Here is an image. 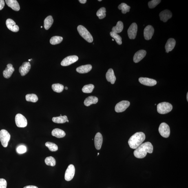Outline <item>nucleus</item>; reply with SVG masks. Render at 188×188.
Returning <instances> with one entry per match:
<instances>
[{
    "instance_id": "50",
    "label": "nucleus",
    "mask_w": 188,
    "mask_h": 188,
    "mask_svg": "<svg viewBox=\"0 0 188 188\" xmlns=\"http://www.w3.org/2000/svg\"><path fill=\"white\" fill-rule=\"evenodd\" d=\"M42 27H42V26H41V28H42Z\"/></svg>"
},
{
    "instance_id": "20",
    "label": "nucleus",
    "mask_w": 188,
    "mask_h": 188,
    "mask_svg": "<svg viewBox=\"0 0 188 188\" xmlns=\"http://www.w3.org/2000/svg\"><path fill=\"white\" fill-rule=\"evenodd\" d=\"M6 3L8 6L14 11H18L20 9L19 4L16 0H6Z\"/></svg>"
},
{
    "instance_id": "24",
    "label": "nucleus",
    "mask_w": 188,
    "mask_h": 188,
    "mask_svg": "<svg viewBox=\"0 0 188 188\" xmlns=\"http://www.w3.org/2000/svg\"><path fill=\"white\" fill-rule=\"evenodd\" d=\"M98 99L96 96H91L86 98L84 101V104L87 106H89L92 104H94L98 103Z\"/></svg>"
},
{
    "instance_id": "43",
    "label": "nucleus",
    "mask_w": 188,
    "mask_h": 188,
    "mask_svg": "<svg viewBox=\"0 0 188 188\" xmlns=\"http://www.w3.org/2000/svg\"><path fill=\"white\" fill-rule=\"evenodd\" d=\"M79 1L80 3L84 4L86 3L87 1L86 0H79Z\"/></svg>"
},
{
    "instance_id": "35",
    "label": "nucleus",
    "mask_w": 188,
    "mask_h": 188,
    "mask_svg": "<svg viewBox=\"0 0 188 188\" xmlns=\"http://www.w3.org/2000/svg\"><path fill=\"white\" fill-rule=\"evenodd\" d=\"M45 145L51 151H56L58 150V146L52 142H47L45 143Z\"/></svg>"
},
{
    "instance_id": "44",
    "label": "nucleus",
    "mask_w": 188,
    "mask_h": 188,
    "mask_svg": "<svg viewBox=\"0 0 188 188\" xmlns=\"http://www.w3.org/2000/svg\"><path fill=\"white\" fill-rule=\"evenodd\" d=\"M187 101H188V93H187Z\"/></svg>"
},
{
    "instance_id": "3",
    "label": "nucleus",
    "mask_w": 188,
    "mask_h": 188,
    "mask_svg": "<svg viewBox=\"0 0 188 188\" xmlns=\"http://www.w3.org/2000/svg\"><path fill=\"white\" fill-rule=\"evenodd\" d=\"M77 30L80 35L89 43H92L93 38L92 35L86 28L83 25H80L77 27Z\"/></svg>"
},
{
    "instance_id": "12",
    "label": "nucleus",
    "mask_w": 188,
    "mask_h": 188,
    "mask_svg": "<svg viewBox=\"0 0 188 188\" xmlns=\"http://www.w3.org/2000/svg\"><path fill=\"white\" fill-rule=\"evenodd\" d=\"M154 29L152 26L147 25L144 30V34L145 39L146 40L151 39L154 34Z\"/></svg>"
},
{
    "instance_id": "42",
    "label": "nucleus",
    "mask_w": 188,
    "mask_h": 188,
    "mask_svg": "<svg viewBox=\"0 0 188 188\" xmlns=\"http://www.w3.org/2000/svg\"><path fill=\"white\" fill-rule=\"evenodd\" d=\"M23 188H38L37 187H36V186H33V185H29L25 186V187H24Z\"/></svg>"
},
{
    "instance_id": "13",
    "label": "nucleus",
    "mask_w": 188,
    "mask_h": 188,
    "mask_svg": "<svg viewBox=\"0 0 188 188\" xmlns=\"http://www.w3.org/2000/svg\"><path fill=\"white\" fill-rule=\"evenodd\" d=\"M139 81L142 84L147 86H154L157 84V82L156 80L148 78L140 77L139 79Z\"/></svg>"
},
{
    "instance_id": "18",
    "label": "nucleus",
    "mask_w": 188,
    "mask_h": 188,
    "mask_svg": "<svg viewBox=\"0 0 188 188\" xmlns=\"http://www.w3.org/2000/svg\"><path fill=\"white\" fill-rule=\"evenodd\" d=\"M159 16L160 20L165 23L172 17V14L170 11L166 10L161 12L159 14Z\"/></svg>"
},
{
    "instance_id": "19",
    "label": "nucleus",
    "mask_w": 188,
    "mask_h": 188,
    "mask_svg": "<svg viewBox=\"0 0 188 188\" xmlns=\"http://www.w3.org/2000/svg\"><path fill=\"white\" fill-rule=\"evenodd\" d=\"M15 70L14 68L13 67L11 64L9 63L7 65V67L5 70L3 71V74L4 77L6 78H10L12 76L13 73Z\"/></svg>"
},
{
    "instance_id": "10",
    "label": "nucleus",
    "mask_w": 188,
    "mask_h": 188,
    "mask_svg": "<svg viewBox=\"0 0 188 188\" xmlns=\"http://www.w3.org/2000/svg\"><path fill=\"white\" fill-rule=\"evenodd\" d=\"M78 58L76 56H67L62 61L61 65L62 66H67L75 63L78 61Z\"/></svg>"
},
{
    "instance_id": "31",
    "label": "nucleus",
    "mask_w": 188,
    "mask_h": 188,
    "mask_svg": "<svg viewBox=\"0 0 188 188\" xmlns=\"http://www.w3.org/2000/svg\"><path fill=\"white\" fill-rule=\"evenodd\" d=\"M52 90L54 92L57 93H60L62 92L63 90L64 86L61 84L57 83L54 84L52 86Z\"/></svg>"
},
{
    "instance_id": "2",
    "label": "nucleus",
    "mask_w": 188,
    "mask_h": 188,
    "mask_svg": "<svg viewBox=\"0 0 188 188\" xmlns=\"http://www.w3.org/2000/svg\"><path fill=\"white\" fill-rule=\"evenodd\" d=\"M145 135L143 132L135 133L128 140V144L131 149H136L143 143L145 139Z\"/></svg>"
},
{
    "instance_id": "21",
    "label": "nucleus",
    "mask_w": 188,
    "mask_h": 188,
    "mask_svg": "<svg viewBox=\"0 0 188 188\" xmlns=\"http://www.w3.org/2000/svg\"><path fill=\"white\" fill-rule=\"evenodd\" d=\"M106 78L107 81L110 82L111 84H114L116 81V77L115 75L114 71L112 68L108 69L106 74Z\"/></svg>"
},
{
    "instance_id": "5",
    "label": "nucleus",
    "mask_w": 188,
    "mask_h": 188,
    "mask_svg": "<svg viewBox=\"0 0 188 188\" xmlns=\"http://www.w3.org/2000/svg\"><path fill=\"white\" fill-rule=\"evenodd\" d=\"M10 138V134L8 131L4 129L0 131V140L1 145L4 147H6L8 146Z\"/></svg>"
},
{
    "instance_id": "25",
    "label": "nucleus",
    "mask_w": 188,
    "mask_h": 188,
    "mask_svg": "<svg viewBox=\"0 0 188 188\" xmlns=\"http://www.w3.org/2000/svg\"><path fill=\"white\" fill-rule=\"evenodd\" d=\"M52 135L53 136L57 138H62L65 136V133L64 131L62 130L56 128L52 131Z\"/></svg>"
},
{
    "instance_id": "9",
    "label": "nucleus",
    "mask_w": 188,
    "mask_h": 188,
    "mask_svg": "<svg viewBox=\"0 0 188 188\" xmlns=\"http://www.w3.org/2000/svg\"><path fill=\"white\" fill-rule=\"evenodd\" d=\"M75 169L73 165H69L65 171V180L69 181L73 178L75 174Z\"/></svg>"
},
{
    "instance_id": "8",
    "label": "nucleus",
    "mask_w": 188,
    "mask_h": 188,
    "mask_svg": "<svg viewBox=\"0 0 188 188\" xmlns=\"http://www.w3.org/2000/svg\"><path fill=\"white\" fill-rule=\"evenodd\" d=\"M130 105V103L126 100H123L118 103L115 107V111L117 113H121L126 110Z\"/></svg>"
},
{
    "instance_id": "23",
    "label": "nucleus",
    "mask_w": 188,
    "mask_h": 188,
    "mask_svg": "<svg viewBox=\"0 0 188 188\" xmlns=\"http://www.w3.org/2000/svg\"><path fill=\"white\" fill-rule=\"evenodd\" d=\"M92 69V66L90 65H87L78 67L76 68L77 72L80 74H85L88 73Z\"/></svg>"
},
{
    "instance_id": "6",
    "label": "nucleus",
    "mask_w": 188,
    "mask_h": 188,
    "mask_svg": "<svg viewBox=\"0 0 188 188\" xmlns=\"http://www.w3.org/2000/svg\"><path fill=\"white\" fill-rule=\"evenodd\" d=\"M158 131L161 135L163 137L167 138L170 135V128L167 123H162L159 127Z\"/></svg>"
},
{
    "instance_id": "30",
    "label": "nucleus",
    "mask_w": 188,
    "mask_h": 188,
    "mask_svg": "<svg viewBox=\"0 0 188 188\" xmlns=\"http://www.w3.org/2000/svg\"><path fill=\"white\" fill-rule=\"evenodd\" d=\"M63 38L59 36H55L51 38L50 43L52 45L59 44L63 41Z\"/></svg>"
},
{
    "instance_id": "1",
    "label": "nucleus",
    "mask_w": 188,
    "mask_h": 188,
    "mask_svg": "<svg viewBox=\"0 0 188 188\" xmlns=\"http://www.w3.org/2000/svg\"><path fill=\"white\" fill-rule=\"evenodd\" d=\"M153 147L149 142L142 144L138 146L134 152V156L136 158H142L145 157L147 153L151 154L153 152Z\"/></svg>"
},
{
    "instance_id": "38",
    "label": "nucleus",
    "mask_w": 188,
    "mask_h": 188,
    "mask_svg": "<svg viewBox=\"0 0 188 188\" xmlns=\"http://www.w3.org/2000/svg\"><path fill=\"white\" fill-rule=\"evenodd\" d=\"M161 1H160V0H153V1H149L148 3L149 8H155L161 2Z\"/></svg>"
},
{
    "instance_id": "39",
    "label": "nucleus",
    "mask_w": 188,
    "mask_h": 188,
    "mask_svg": "<svg viewBox=\"0 0 188 188\" xmlns=\"http://www.w3.org/2000/svg\"><path fill=\"white\" fill-rule=\"evenodd\" d=\"M16 151L19 154H23L27 151L26 147L23 145L20 146L16 149Z\"/></svg>"
},
{
    "instance_id": "37",
    "label": "nucleus",
    "mask_w": 188,
    "mask_h": 188,
    "mask_svg": "<svg viewBox=\"0 0 188 188\" xmlns=\"http://www.w3.org/2000/svg\"><path fill=\"white\" fill-rule=\"evenodd\" d=\"M110 35L115 40L116 43L118 45H121L122 44V38L117 34L112 32H110Z\"/></svg>"
},
{
    "instance_id": "17",
    "label": "nucleus",
    "mask_w": 188,
    "mask_h": 188,
    "mask_svg": "<svg viewBox=\"0 0 188 188\" xmlns=\"http://www.w3.org/2000/svg\"><path fill=\"white\" fill-rule=\"evenodd\" d=\"M146 52L144 50H140L138 51L134 54L133 60L135 63H139L145 57Z\"/></svg>"
},
{
    "instance_id": "40",
    "label": "nucleus",
    "mask_w": 188,
    "mask_h": 188,
    "mask_svg": "<svg viewBox=\"0 0 188 188\" xmlns=\"http://www.w3.org/2000/svg\"><path fill=\"white\" fill-rule=\"evenodd\" d=\"M7 185L6 180L3 178L0 179V188H6Z\"/></svg>"
},
{
    "instance_id": "29",
    "label": "nucleus",
    "mask_w": 188,
    "mask_h": 188,
    "mask_svg": "<svg viewBox=\"0 0 188 188\" xmlns=\"http://www.w3.org/2000/svg\"><path fill=\"white\" fill-rule=\"evenodd\" d=\"M25 99L27 101L36 103L38 101V99L37 96L36 94H27L25 96Z\"/></svg>"
},
{
    "instance_id": "7",
    "label": "nucleus",
    "mask_w": 188,
    "mask_h": 188,
    "mask_svg": "<svg viewBox=\"0 0 188 188\" xmlns=\"http://www.w3.org/2000/svg\"><path fill=\"white\" fill-rule=\"evenodd\" d=\"M15 122L16 126L19 127H25L27 125V120L22 114H18L15 117Z\"/></svg>"
},
{
    "instance_id": "33",
    "label": "nucleus",
    "mask_w": 188,
    "mask_h": 188,
    "mask_svg": "<svg viewBox=\"0 0 188 188\" xmlns=\"http://www.w3.org/2000/svg\"><path fill=\"white\" fill-rule=\"evenodd\" d=\"M118 8L121 10L122 13L126 14L130 11V7L125 3H122L118 6Z\"/></svg>"
},
{
    "instance_id": "15",
    "label": "nucleus",
    "mask_w": 188,
    "mask_h": 188,
    "mask_svg": "<svg viewBox=\"0 0 188 188\" xmlns=\"http://www.w3.org/2000/svg\"><path fill=\"white\" fill-rule=\"evenodd\" d=\"M31 65L29 62H24L20 67L19 72L22 76H24L28 73L31 68Z\"/></svg>"
},
{
    "instance_id": "26",
    "label": "nucleus",
    "mask_w": 188,
    "mask_h": 188,
    "mask_svg": "<svg viewBox=\"0 0 188 188\" xmlns=\"http://www.w3.org/2000/svg\"><path fill=\"white\" fill-rule=\"evenodd\" d=\"M54 23V19L52 16H47L44 21V27L46 30H48L50 28Z\"/></svg>"
},
{
    "instance_id": "36",
    "label": "nucleus",
    "mask_w": 188,
    "mask_h": 188,
    "mask_svg": "<svg viewBox=\"0 0 188 188\" xmlns=\"http://www.w3.org/2000/svg\"><path fill=\"white\" fill-rule=\"evenodd\" d=\"M106 8H102L98 11L96 12V15L100 19H103L106 17Z\"/></svg>"
},
{
    "instance_id": "46",
    "label": "nucleus",
    "mask_w": 188,
    "mask_h": 188,
    "mask_svg": "<svg viewBox=\"0 0 188 188\" xmlns=\"http://www.w3.org/2000/svg\"><path fill=\"white\" fill-rule=\"evenodd\" d=\"M101 1V0H99V1Z\"/></svg>"
},
{
    "instance_id": "49",
    "label": "nucleus",
    "mask_w": 188,
    "mask_h": 188,
    "mask_svg": "<svg viewBox=\"0 0 188 188\" xmlns=\"http://www.w3.org/2000/svg\"><path fill=\"white\" fill-rule=\"evenodd\" d=\"M112 41H114V39H112Z\"/></svg>"
},
{
    "instance_id": "41",
    "label": "nucleus",
    "mask_w": 188,
    "mask_h": 188,
    "mask_svg": "<svg viewBox=\"0 0 188 188\" xmlns=\"http://www.w3.org/2000/svg\"><path fill=\"white\" fill-rule=\"evenodd\" d=\"M5 6V1L3 0H0V10H2Z\"/></svg>"
},
{
    "instance_id": "47",
    "label": "nucleus",
    "mask_w": 188,
    "mask_h": 188,
    "mask_svg": "<svg viewBox=\"0 0 188 188\" xmlns=\"http://www.w3.org/2000/svg\"><path fill=\"white\" fill-rule=\"evenodd\" d=\"M99 153H98V155H99Z\"/></svg>"
},
{
    "instance_id": "28",
    "label": "nucleus",
    "mask_w": 188,
    "mask_h": 188,
    "mask_svg": "<svg viewBox=\"0 0 188 188\" xmlns=\"http://www.w3.org/2000/svg\"><path fill=\"white\" fill-rule=\"evenodd\" d=\"M123 29V24L122 22L118 21L115 26L112 29V32L116 34L119 33L121 32Z\"/></svg>"
},
{
    "instance_id": "11",
    "label": "nucleus",
    "mask_w": 188,
    "mask_h": 188,
    "mask_svg": "<svg viewBox=\"0 0 188 188\" xmlns=\"http://www.w3.org/2000/svg\"><path fill=\"white\" fill-rule=\"evenodd\" d=\"M138 27L137 24L133 23L130 25L127 30V34L130 39H134L137 32Z\"/></svg>"
},
{
    "instance_id": "22",
    "label": "nucleus",
    "mask_w": 188,
    "mask_h": 188,
    "mask_svg": "<svg viewBox=\"0 0 188 188\" xmlns=\"http://www.w3.org/2000/svg\"><path fill=\"white\" fill-rule=\"evenodd\" d=\"M176 41L173 38H170L168 40L165 45L166 52L168 53L172 51L176 45Z\"/></svg>"
},
{
    "instance_id": "45",
    "label": "nucleus",
    "mask_w": 188,
    "mask_h": 188,
    "mask_svg": "<svg viewBox=\"0 0 188 188\" xmlns=\"http://www.w3.org/2000/svg\"><path fill=\"white\" fill-rule=\"evenodd\" d=\"M65 90H68V87H65Z\"/></svg>"
},
{
    "instance_id": "14",
    "label": "nucleus",
    "mask_w": 188,
    "mask_h": 188,
    "mask_svg": "<svg viewBox=\"0 0 188 188\" xmlns=\"http://www.w3.org/2000/svg\"><path fill=\"white\" fill-rule=\"evenodd\" d=\"M6 23L7 28L12 32H17L19 31V26L16 25L15 22L12 19H7Z\"/></svg>"
},
{
    "instance_id": "4",
    "label": "nucleus",
    "mask_w": 188,
    "mask_h": 188,
    "mask_svg": "<svg viewBox=\"0 0 188 188\" xmlns=\"http://www.w3.org/2000/svg\"><path fill=\"white\" fill-rule=\"evenodd\" d=\"M173 106L168 102H162L157 105V111L160 114H167L172 111Z\"/></svg>"
},
{
    "instance_id": "48",
    "label": "nucleus",
    "mask_w": 188,
    "mask_h": 188,
    "mask_svg": "<svg viewBox=\"0 0 188 188\" xmlns=\"http://www.w3.org/2000/svg\"><path fill=\"white\" fill-rule=\"evenodd\" d=\"M67 122H69V120H67Z\"/></svg>"
},
{
    "instance_id": "34",
    "label": "nucleus",
    "mask_w": 188,
    "mask_h": 188,
    "mask_svg": "<svg viewBox=\"0 0 188 188\" xmlns=\"http://www.w3.org/2000/svg\"><path fill=\"white\" fill-rule=\"evenodd\" d=\"M45 163L47 165L54 167L56 165V160L52 156H49L46 158L45 160Z\"/></svg>"
},
{
    "instance_id": "27",
    "label": "nucleus",
    "mask_w": 188,
    "mask_h": 188,
    "mask_svg": "<svg viewBox=\"0 0 188 188\" xmlns=\"http://www.w3.org/2000/svg\"><path fill=\"white\" fill-rule=\"evenodd\" d=\"M67 120H68V118L65 115L54 117L52 119V121L56 123H65L67 122Z\"/></svg>"
},
{
    "instance_id": "16",
    "label": "nucleus",
    "mask_w": 188,
    "mask_h": 188,
    "mask_svg": "<svg viewBox=\"0 0 188 188\" xmlns=\"http://www.w3.org/2000/svg\"><path fill=\"white\" fill-rule=\"evenodd\" d=\"M94 145L96 148L97 150H100L101 149L102 144L103 142V137L101 133L98 132L96 133L95 136Z\"/></svg>"
},
{
    "instance_id": "32",
    "label": "nucleus",
    "mask_w": 188,
    "mask_h": 188,
    "mask_svg": "<svg viewBox=\"0 0 188 188\" xmlns=\"http://www.w3.org/2000/svg\"><path fill=\"white\" fill-rule=\"evenodd\" d=\"M94 88V85L92 84H89L84 86L82 89V91L83 92L86 93V94H90V93L92 92Z\"/></svg>"
}]
</instances>
